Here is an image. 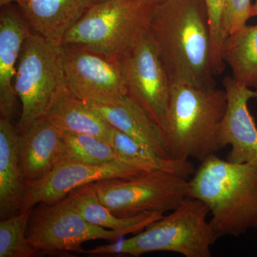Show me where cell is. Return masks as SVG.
<instances>
[{
  "label": "cell",
  "instance_id": "ffe728a7",
  "mask_svg": "<svg viewBox=\"0 0 257 257\" xmlns=\"http://www.w3.org/2000/svg\"><path fill=\"white\" fill-rule=\"evenodd\" d=\"M110 144L121 162L140 170L165 171L187 179L195 172L189 160L164 158L114 127Z\"/></svg>",
  "mask_w": 257,
  "mask_h": 257
},
{
  "label": "cell",
  "instance_id": "9a60e30c",
  "mask_svg": "<svg viewBox=\"0 0 257 257\" xmlns=\"http://www.w3.org/2000/svg\"><path fill=\"white\" fill-rule=\"evenodd\" d=\"M112 127L164 158H171L162 128L130 96L107 104H89Z\"/></svg>",
  "mask_w": 257,
  "mask_h": 257
},
{
  "label": "cell",
  "instance_id": "e0dca14e",
  "mask_svg": "<svg viewBox=\"0 0 257 257\" xmlns=\"http://www.w3.org/2000/svg\"><path fill=\"white\" fill-rule=\"evenodd\" d=\"M42 118L60 130L92 135L111 143L112 126L90 104L74 96L67 87L52 98Z\"/></svg>",
  "mask_w": 257,
  "mask_h": 257
},
{
  "label": "cell",
  "instance_id": "484cf974",
  "mask_svg": "<svg viewBox=\"0 0 257 257\" xmlns=\"http://www.w3.org/2000/svg\"><path fill=\"white\" fill-rule=\"evenodd\" d=\"M21 0H0V6L1 8H5L6 6H9L12 3H17L18 4Z\"/></svg>",
  "mask_w": 257,
  "mask_h": 257
},
{
  "label": "cell",
  "instance_id": "3957f363",
  "mask_svg": "<svg viewBox=\"0 0 257 257\" xmlns=\"http://www.w3.org/2000/svg\"><path fill=\"white\" fill-rule=\"evenodd\" d=\"M224 90L171 82L163 132L171 158L202 162L221 150Z\"/></svg>",
  "mask_w": 257,
  "mask_h": 257
},
{
  "label": "cell",
  "instance_id": "44dd1931",
  "mask_svg": "<svg viewBox=\"0 0 257 257\" xmlns=\"http://www.w3.org/2000/svg\"><path fill=\"white\" fill-rule=\"evenodd\" d=\"M222 58L236 80L257 89V25H246L226 37Z\"/></svg>",
  "mask_w": 257,
  "mask_h": 257
},
{
  "label": "cell",
  "instance_id": "6da1fadb",
  "mask_svg": "<svg viewBox=\"0 0 257 257\" xmlns=\"http://www.w3.org/2000/svg\"><path fill=\"white\" fill-rule=\"evenodd\" d=\"M148 32L170 82L216 87L204 0H166L155 5Z\"/></svg>",
  "mask_w": 257,
  "mask_h": 257
},
{
  "label": "cell",
  "instance_id": "83f0119b",
  "mask_svg": "<svg viewBox=\"0 0 257 257\" xmlns=\"http://www.w3.org/2000/svg\"><path fill=\"white\" fill-rule=\"evenodd\" d=\"M257 17V0L255 1L254 4L252 5V9H251V18Z\"/></svg>",
  "mask_w": 257,
  "mask_h": 257
},
{
  "label": "cell",
  "instance_id": "7402d4cb",
  "mask_svg": "<svg viewBox=\"0 0 257 257\" xmlns=\"http://www.w3.org/2000/svg\"><path fill=\"white\" fill-rule=\"evenodd\" d=\"M60 131L62 147L59 165L67 162L101 165L120 161L111 144L104 140L86 134Z\"/></svg>",
  "mask_w": 257,
  "mask_h": 257
},
{
  "label": "cell",
  "instance_id": "ac0fdd59",
  "mask_svg": "<svg viewBox=\"0 0 257 257\" xmlns=\"http://www.w3.org/2000/svg\"><path fill=\"white\" fill-rule=\"evenodd\" d=\"M20 133L11 120L0 117V218L20 213L25 189L20 152Z\"/></svg>",
  "mask_w": 257,
  "mask_h": 257
},
{
  "label": "cell",
  "instance_id": "9c48e42d",
  "mask_svg": "<svg viewBox=\"0 0 257 257\" xmlns=\"http://www.w3.org/2000/svg\"><path fill=\"white\" fill-rule=\"evenodd\" d=\"M62 60L67 89L88 104H110L126 95L121 61L64 44Z\"/></svg>",
  "mask_w": 257,
  "mask_h": 257
},
{
  "label": "cell",
  "instance_id": "603a6c76",
  "mask_svg": "<svg viewBox=\"0 0 257 257\" xmlns=\"http://www.w3.org/2000/svg\"><path fill=\"white\" fill-rule=\"evenodd\" d=\"M32 209L22 211L0 221V257H37L27 238Z\"/></svg>",
  "mask_w": 257,
  "mask_h": 257
},
{
  "label": "cell",
  "instance_id": "d4e9b609",
  "mask_svg": "<svg viewBox=\"0 0 257 257\" xmlns=\"http://www.w3.org/2000/svg\"><path fill=\"white\" fill-rule=\"evenodd\" d=\"M251 0H225L222 31L224 39L246 25L251 18Z\"/></svg>",
  "mask_w": 257,
  "mask_h": 257
},
{
  "label": "cell",
  "instance_id": "8992f818",
  "mask_svg": "<svg viewBox=\"0 0 257 257\" xmlns=\"http://www.w3.org/2000/svg\"><path fill=\"white\" fill-rule=\"evenodd\" d=\"M65 87L62 42L32 32L24 42L15 79L22 104L19 133L42 118L52 98Z\"/></svg>",
  "mask_w": 257,
  "mask_h": 257
},
{
  "label": "cell",
  "instance_id": "52a82bcc",
  "mask_svg": "<svg viewBox=\"0 0 257 257\" xmlns=\"http://www.w3.org/2000/svg\"><path fill=\"white\" fill-rule=\"evenodd\" d=\"M101 202L121 218L175 210L189 197L188 179L155 170L128 178L94 182Z\"/></svg>",
  "mask_w": 257,
  "mask_h": 257
},
{
  "label": "cell",
  "instance_id": "5bb4252c",
  "mask_svg": "<svg viewBox=\"0 0 257 257\" xmlns=\"http://www.w3.org/2000/svg\"><path fill=\"white\" fill-rule=\"evenodd\" d=\"M62 147L60 130L44 118L20 134L19 152L25 182L43 178L58 165Z\"/></svg>",
  "mask_w": 257,
  "mask_h": 257
},
{
  "label": "cell",
  "instance_id": "277c9868",
  "mask_svg": "<svg viewBox=\"0 0 257 257\" xmlns=\"http://www.w3.org/2000/svg\"><path fill=\"white\" fill-rule=\"evenodd\" d=\"M204 203L187 197L169 215L149 224L128 239L84 251L89 256L128 255L140 256L155 251H169L186 257H210L211 248L219 239Z\"/></svg>",
  "mask_w": 257,
  "mask_h": 257
},
{
  "label": "cell",
  "instance_id": "30bf717a",
  "mask_svg": "<svg viewBox=\"0 0 257 257\" xmlns=\"http://www.w3.org/2000/svg\"><path fill=\"white\" fill-rule=\"evenodd\" d=\"M126 95L163 130L171 82L149 32L121 57Z\"/></svg>",
  "mask_w": 257,
  "mask_h": 257
},
{
  "label": "cell",
  "instance_id": "f1b7e54d",
  "mask_svg": "<svg viewBox=\"0 0 257 257\" xmlns=\"http://www.w3.org/2000/svg\"><path fill=\"white\" fill-rule=\"evenodd\" d=\"M109 1V0H92V5L98 4V3H104V2Z\"/></svg>",
  "mask_w": 257,
  "mask_h": 257
},
{
  "label": "cell",
  "instance_id": "5b68a950",
  "mask_svg": "<svg viewBox=\"0 0 257 257\" xmlns=\"http://www.w3.org/2000/svg\"><path fill=\"white\" fill-rule=\"evenodd\" d=\"M152 8L143 0H109L92 5L62 43L120 60L148 32Z\"/></svg>",
  "mask_w": 257,
  "mask_h": 257
},
{
  "label": "cell",
  "instance_id": "4fadbf2b",
  "mask_svg": "<svg viewBox=\"0 0 257 257\" xmlns=\"http://www.w3.org/2000/svg\"><path fill=\"white\" fill-rule=\"evenodd\" d=\"M9 6L3 8L0 15V115L11 120L18 106L15 79L19 57L32 32L23 15Z\"/></svg>",
  "mask_w": 257,
  "mask_h": 257
},
{
  "label": "cell",
  "instance_id": "2e32d148",
  "mask_svg": "<svg viewBox=\"0 0 257 257\" xmlns=\"http://www.w3.org/2000/svg\"><path fill=\"white\" fill-rule=\"evenodd\" d=\"M18 5L33 32L62 42L92 3V0H21Z\"/></svg>",
  "mask_w": 257,
  "mask_h": 257
},
{
  "label": "cell",
  "instance_id": "8fae6325",
  "mask_svg": "<svg viewBox=\"0 0 257 257\" xmlns=\"http://www.w3.org/2000/svg\"><path fill=\"white\" fill-rule=\"evenodd\" d=\"M146 171L126 165L120 161L101 165L67 162L56 166L43 178L25 182L20 212L33 209L40 203L60 202L74 189L110 178H128Z\"/></svg>",
  "mask_w": 257,
  "mask_h": 257
},
{
  "label": "cell",
  "instance_id": "d6986e66",
  "mask_svg": "<svg viewBox=\"0 0 257 257\" xmlns=\"http://www.w3.org/2000/svg\"><path fill=\"white\" fill-rule=\"evenodd\" d=\"M66 198L71 206L91 224L119 231L124 236L143 231L149 224L164 216L158 213H148L130 218L114 215L101 202L93 183L74 189Z\"/></svg>",
  "mask_w": 257,
  "mask_h": 257
},
{
  "label": "cell",
  "instance_id": "cb8c5ba5",
  "mask_svg": "<svg viewBox=\"0 0 257 257\" xmlns=\"http://www.w3.org/2000/svg\"><path fill=\"white\" fill-rule=\"evenodd\" d=\"M207 8L211 40V60L214 73L219 75L225 68L222 58L224 37L222 31L225 0H204Z\"/></svg>",
  "mask_w": 257,
  "mask_h": 257
},
{
  "label": "cell",
  "instance_id": "7a4b0ae2",
  "mask_svg": "<svg viewBox=\"0 0 257 257\" xmlns=\"http://www.w3.org/2000/svg\"><path fill=\"white\" fill-rule=\"evenodd\" d=\"M189 184V197L209 208L218 238L257 229V165L212 155L201 162Z\"/></svg>",
  "mask_w": 257,
  "mask_h": 257
},
{
  "label": "cell",
  "instance_id": "7c38bea8",
  "mask_svg": "<svg viewBox=\"0 0 257 257\" xmlns=\"http://www.w3.org/2000/svg\"><path fill=\"white\" fill-rule=\"evenodd\" d=\"M223 85L227 105L221 124V144L222 148L231 147L226 160L257 165V126L248 108L250 99H257V89H250L232 76L225 77Z\"/></svg>",
  "mask_w": 257,
  "mask_h": 257
},
{
  "label": "cell",
  "instance_id": "ba28073f",
  "mask_svg": "<svg viewBox=\"0 0 257 257\" xmlns=\"http://www.w3.org/2000/svg\"><path fill=\"white\" fill-rule=\"evenodd\" d=\"M124 235L84 219L67 198L54 204L40 203L32 209L27 238L38 256L84 253L82 244L92 240L116 241Z\"/></svg>",
  "mask_w": 257,
  "mask_h": 257
},
{
  "label": "cell",
  "instance_id": "4316f807",
  "mask_svg": "<svg viewBox=\"0 0 257 257\" xmlns=\"http://www.w3.org/2000/svg\"><path fill=\"white\" fill-rule=\"evenodd\" d=\"M145 4L148 5L149 6H151L153 8L155 5L160 4V3H163L166 0H143Z\"/></svg>",
  "mask_w": 257,
  "mask_h": 257
}]
</instances>
